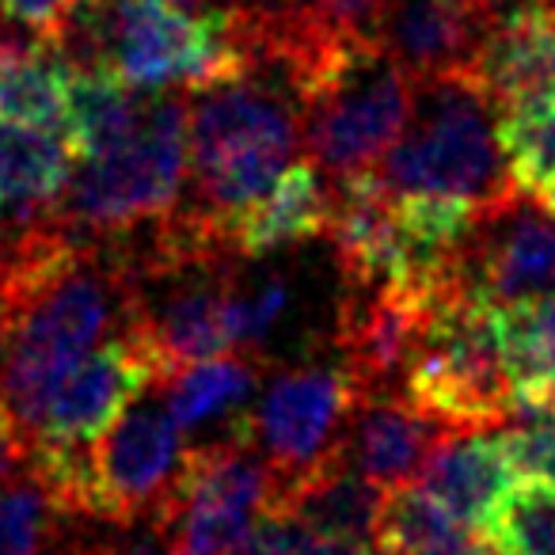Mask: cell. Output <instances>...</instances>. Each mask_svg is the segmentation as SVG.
<instances>
[{
  "mask_svg": "<svg viewBox=\"0 0 555 555\" xmlns=\"http://www.w3.org/2000/svg\"><path fill=\"white\" fill-rule=\"evenodd\" d=\"M456 282L499 309L555 297V217L525 194L479 214L456 259Z\"/></svg>",
  "mask_w": 555,
  "mask_h": 555,
  "instance_id": "9c48e42d",
  "label": "cell"
},
{
  "mask_svg": "<svg viewBox=\"0 0 555 555\" xmlns=\"http://www.w3.org/2000/svg\"><path fill=\"white\" fill-rule=\"evenodd\" d=\"M446 434L449 430L438 418L418 411L403 392H370L350 415L343 456L370 483L392 491L423 476Z\"/></svg>",
  "mask_w": 555,
  "mask_h": 555,
  "instance_id": "5bb4252c",
  "label": "cell"
},
{
  "mask_svg": "<svg viewBox=\"0 0 555 555\" xmlns=\"http://www.w3.org/2000/svg\"><path fill=\"white\" fill-rule=\"evenodd\" d=\"M434 297L403 286L347 289L335 324L339 365L358 392H400L403 365L426 327Z\"/></svg>",
  "mask_w": 555,
  "mask_h": 555,
  "instance_id": "7c38bea8",
  "label": "cell"
},
{
  "mask_svg": "<svg viewBox=\"0 0 555 555\" xmlns=\"http://www.w3.org/2000/svg\"><path fill=\"white\" fill-rule=\"evenodd\" d=\"M0 118L65 133L69 65L39 39L0 35Z\"/></svg>",
  "mask_w": 555,
  "mask_h": 555,
  "instance_id": "d6986e66",
  "label": "cell"
},
{
  "mask_svg": "<svg viewBox=\"0 0 555 555\" xmlns=\"http://www.w3.org/2000/svg\"><path fill=\"white\" fill-rule=\"evenodd\" d=\"M50 47L69 69H107L138 92H194L244 69L229 12L176 0H77Z\"/></svg>",
  "mask_w": 555,
  "mask_h": 555,
  "instance_id": "7a4b0ae2",
  "label": "cell"
},
{
  "mask_svg": "<svg viewBox=\"0 0 555 555\" xmlns=\"http://www.w3.org/2000/svg\"><path fill=\"white\" fill-rule=\"evenodd\" d=\"M259 358L262 354H251V350H224V354L183 365L176 377L164 380L160 392L179 430H198L221 415H244L247 400L262 377Z\"/></svg>",
  "mask_w": 555,
  "mask_h": 555,
  "instance_id": "44dd1931",
  "label": "cell"
},
{
  "mask_svg": "<svg viewBox=\"0 0 555 555\" xmlns=\"http://www.w3.org/2000/svg\"><path fill=\"white\" fill-rule=\"evenodd\" d=\"M191 186L186 92L145 95L122 141L73 168L50 214L92 244H115L179 214Z\"/></svg>",
  "mask_w": 555,
  "mask_h": 555,
  "instance_id": "3957f363",
  "label": "cell"
},
{
  "mask_svg": "<svg viewBox=\"0 0 555 555\" xmlns=\"http://www.w3.org/2000/svg\"><path fill=\"white\" fill-rule=\"evenodd\" d=\"M244 555H370V547L324 537V532H317L286 509H267L255 521Z\"/></svg>",
  "mask_w": 555,
  "mask_h": 555,
  "instance_id": "d4e9b609",
  "label": "cell"
},
{
  "mask_svg": "<svg viewBox=\"0 0 555 555\" xmlns=\"http://www.w3.org/2000/svg\"><path fill=\"white\" fill-rule=\"evenodd\" d=\"M335 183L312 160L289 164L274 179L259 202L244 209L232 224V247L244 259H262V255L286 251L305 240H317L327 232L332 221Z\"/></svg>",
  "mask_w": 555,
  "mask_h": 555,
  "instance_id": "9a60e30c",
  "label": "cell"
},
{
  "mask_svg": "<svg viewBox=\"0 0 555 555\" xmlns=\"http://www.w3.org/2000/svg\"><path fill=\"white\" fill-rule=\"evenodd\" d=\"M380 502H385V487L370 483L362 472L350 468L347 456H339V461L289 483L286 491L278 494L274 509L301 517L305 525H312L324 537L373 552Z\"/></svg>",
  "mask_w": 555,
  "mask_h": 555,
  "instance_id": "ac0fdd59",
  "label": "cell"
},
{
  "mask_svg": "<svg viewBox=\"0 0 555 555\" xmlns=\"http://www.w3.org/2000/svg\"><path fill=\"white\" fill-rule=\"evenodd\" d=\"M145 95L138 88L122 85L107 69H69V122H65V141L73 156L88 160L122 141L141 118Z\"/></svg>",
  "mask_w": 555,
  "mask_h": 555,
  "instance_id": "7402d4cb",
  "label": "cell"
},
{
  "mask_svg": "<svg viewBox=\"0 0 555 555\" xmlns=\"http://www.w3.org/2000/svg\"><path fill=\"white\" fill-rule=\"evenodd\" d=\"M415 111V80L365 35H335L301 80V145L324 176L373 171Z\"/></svg>",
  "mask_w": 555,
  "mask_h": 555,
  "instance_id": "5b68a950",
  "label": "cell"
},
{
  "mask_svg": "<svg viewBox=\"0 0 555 555\" xmlns=\"http://www.w3.org/2000/svg\"><path fill=\"white\" fill-rule=\"evenodd\" d=\"M301 4H309L312 12H320V16H324L327 24H332V20H335V12L343 9V0H301ZM339 31H343V27H339Z\"/></svg>",
  "mask_w": 555,
  "mask_h": 555,
  "instance_id": "f1b7e54d",
  "label": "cell"
},
{
  "mask_svg": "<svg viewBox=\"0 0 555 555\" xmlns=\"http://www.w3.org/2000/svg\"><path fill=\"white\" fill-rule=\"evenodd\" d=\"M73 4H77V0H0L4 16L24 27L31 39L47 42V47L62 35Z\"/></svg>",
  "mask_w": 555,
  "mask_h": 555,
  "instance_id": "4316f807",
  "label": "cell"
},
{
  "mask_svg": "<svg viewBox=\"0 0 555 555\" xmlns=\"http://www.w3.org/2000/svg\"><path fill=\"white\" fill-rule=\"evenodd\" d=\"M400 392L449 434L509 423L517 403L502 362L499 305L479 301L461 286L441 289L403 365Z\"/></svg>",
  "mask_w": 555,
  "mask_h": 555,
  "instance_id": "8992f818",
  "label": "cell"
},
{
  "mask_svg": "<svg viewBox=\"0 0 555 555\" xmlns=\"http://www.w3.org/2000/svg\"><path fill=\"white\" fill-rule=\"evenodd\" d=\"M73 149L65 133L0 118V221L31 224L57 206L73 176Z\"/></svg>",
  "mask_w": 555,
  "mask_h": 555,
  "instance_id": "e0dca14e",
  "label": "cell"
},
{
  "mask_svg": "<svg viewBox=\"0 0 555 555\" xmlns=\"http://www.w3.org/2000/svg\"><path fill=\"white\" fill-rule=\"evenodd\" d=\"M499 0H388L370 39L415 85L472 73Z\"/></svg>",
  "mask_w": 555,
  "mask_h": 555,
  "instance_id": "8fae6325",
  "label": "cell"
},
{
  "mask_svg": "<svg viewBox=\"0 0 555 555\" xmlns=\"http://www.w3.org/2000/svg\"><path fill=\"white\" fill-rule=\"evenodd\" d=\"M373 176L392 194H438L487 209L517 198L499 145V111L472 73L415 85V111Z\"/></svg>",
  "mask_w": 555,
  "mask_h": 555,
  "instance_id": "277c9868",
  "label": "cell"
},
{
  "mask_svg": "<svg viewBox=\"0 0 555 555\" xmlns=\"http://www.w3.org/2000/svg\"><path fill=\"white\" fill-rule=\"evenodd\" d=\"M532 202H537V206H544L547 214L555 217V186H552V191H544V194H537V198H532Z\"/></svg>",
  "mask_w": 555,
  "mask_h": 555,
  "instance_id": "f546056e",
  "label": "cell"
},
{
  "mask_svg": "<svg viewBox=\"0 0 555 555\" xmlns=\"http://www.w3.org/2000/svg\"><path fill=\"white\" fill-rule=\"evenodd\" d=\"M370 555H396V552H370Z\"/></svg>",
  "mask_w": 555,
  "mask_h": 555,
  "instance_id": "1f68e13d",
  "label": "cell"
},
{
  "mask_svg": "<svg viewBox=\"0 0 555 555\" xmlns=\"http://www.w3.org/2000/svg\"><path fill=\"white\" fill-rule=\"evenodd\" d=\"M27 456H31V441H27V434L20 430L16 418H12L9 411H4V403H0V487L12 483V479L20 476Z\"/></svg>",
  "mask_w": 555,
  "mask_h": 555,
  "instance_id": "83f0119b",
  "label": "cell"
},
{
  "mask_svg": "<svg viewBox=\"0 0 555 555\" xmlns=\"http://www.w3.org/2000/svg\"><path fill=\"white\" fill-rule=\"evenodd\" d=\"M186 461L183 430L160 385L145 388L88 449V506L95 525H138L160 514Z\"/></svg>",
  "mask_w": 555,
  "mask_h": 555,
  "instance_id": "52a82bcc",
  "label": "cell"
},
{
  "mask_svg": "<svg viewBox=\"0 0 555 555\" xmlns=\"http://www.w3.org/2000/svg\"><path fill=\"white\" fill-rule=\"evenodd\" d=\"M176 4H183V9H191V12L206 9V0H176Z\"/></svg>",
  "mask_w": 555,
  "mask_h": 555,
  "instance_id": "4dcf8cb0",
  "label": "cell"
},
{
  "mask_svg": "<svg viewBox=\"0 0 555 555\" xmlns=\"http://www.w3.org/2000/svg\"><path fill=\"white\" fill-rule=\"evenodd\" d=\"M373 552L396 555H494L491 540H479L472 525L456 521L426 487L385 491L373 532Z\"/></svg>",
  "mask_w": 555,
  "mask_h": 555,
  "instance_id": "ffe728a7",
  "label": "cell"
},
{
  "mask_svg": "<svg viewBox=\"0 0 555 555\" xmlns=\"http://www.w3.org/2000/svg\"><path fill=\"white\" fill-rule=\"evenodd\" d=\"M358 400L362 392L339 362L278 373L262 388L259 408L251 411V430L274 468L278 494L309 472L339 461Z\"/></svg>",
  "mask_w": 555,
  "mask_h": 555,
  "instance_id": "ba28073f",
  "label": "cell"
},
{
  "mask_svg": "<svg viewBox=\"0 0 555 555\" xmlns=\"http://www.w3.org/2000/svg\"><path fill=\"white\" fill-rule=\"evenodd\" d=\"M502 453L509 456L517 476L555 479V415H532L521 426L499 434Z\"/></svg>",
  "mask_w": 555,
  "mask_h": 555,
  "instance_id": "484cf974",
  "label": "cell"
},
{
  "mask_svg": "<svg viewBox=\"0 0 555 555\" xmlns=\"http://www.w3.org/2000/svg\"><path fill=\"white\" fill-rule=\"evenodd\" d=\"M499 145L525 198L555 186V103H532L499 115Z\"/></svg>",
  "mask_w": 555,
  "mask_h": 555,
  "instance_id": "603a6c76",
  "label": "cell"
},
{
  "mask_svg": "<svg viewBox=\"0 0 555 555\" xmlns=\"http://www.w3.org/2000/svg\"><path fill=\"white\" fill-rule=\"evenodd\" d=\"M156 385V370L130 332L95 347L47 400L31 449H92V441Z\"/></svg>",
  "mask_w": 555,
  "mask_h": 555,
  "instance_id": "30bf717a",
  "label": "cell"
},
{
  "mask_svg": "<svg viewBox=\"0 0 555 555\" xmlns=\"http://www.w3.org/2000/svg\"><path fill=\"white\" fill-rule=\"evenodd\" d=\"M483 529L494 555H555V479L514 487Z\"/></svg>",
  "mask_w": 555,
  "mask_h": 555,
  "instance_id": "cb8c5ba5",
  "label": "cell"
},
{
  "mask_svg": "<svg viewBox=\"0 0 555 555\" xmlns=\"http://www.w3.org/2000/svg\"><path fill=\"white\" fill-rule=\"evenodd\" d=\"M514 464L502 453V441L487 430L446 434L434 456L426 461L418 483L456 517V521L483 529L499 502L514 491Z\"/></svg>",
  "mask_w": 555,
  "mask_h": 555,
  "instance_id": "2e32d148",
  "label": "cell"
},
{
  "mask_svg": "<svg viewBox=\"0 0 555 555\" xmlns=\"http://www.w3.org/2000/svg\"><path fill=\"white\" fill-rule=\"evenodd\" d=\"M472 77L499 115L555 103V9L544 0H521L514 9L494 12Z\"/></svg>",
  "mask_w": 555,
  "mask_h": 555,
  "instance_id": "4fadbf2b",
  "label": "cell"
},
{
  "mask_svg": "<svg viewBox=\"0 0 555 555\" xmlns=\"http://www.w3.org/2000/svg\"><path fill=\"white\" fill-rule=\"evenodd\" d=\"M191 186L183 206L232 240V224L301 153V95L294 73L270 57L186 95Z\"/></svg>",
  "mask_w": 555,
  "mask_h": 555,
  "instance_id": "6da1fadb",
  "label": "cell"
}]
</instances>
